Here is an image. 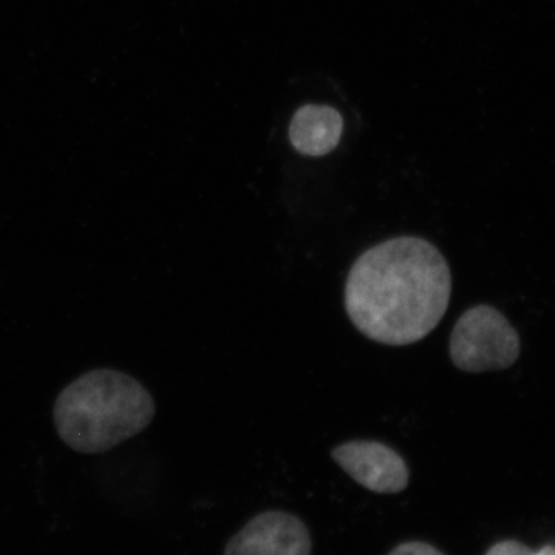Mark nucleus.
<instances>
[{
	"label": "nucleus",
	"instance_id": "obj_1",
	"mask_svg": "<svg viewBox=\"0 0 555 555\" xmlns=\"http://www.w3.org/2000/svg\"><path fill=\"white\" fill-rule=\"evenodd\" d=\"M452 275L434 244L398 236L358 257L347 276L345 306L364 337L386 346L414 345L447 313Z\"/></svg>",
	"mask_w": 555,
	"mask_h": 555
},
{
	"label": "nucleus",
	"instance_id": "obj_2",
	"mask_svg": "<svg viewBox=\"0 0 555 555\" xmlns=\"http://www.w3.org/2000/svg\"><path fill=\"white\" fill-rule=\"evenodd\" d=\"M155 411V400L138 379L113 369H96L62 390L53 416L68 448L80 454H102L142 433Z\"/></svg>",
	"mask_w": 555,
	"mask_h": 555
},
{
	"label": "nucleus",
	"instance_id": "obj_3",
	"mask_svg": "<svg viewBox=\"0 0 555 555\" xmlns=\"http://www.w3.org/2000/svg\"><path fill=\"white\" fill-rule=\"evenodd\" d=\"M520 350L516 327L499 309L488 305L467 309L449 339L452 363L469 374L511 367L520 357Z\"/></svg>",
	"mask_w": 555,
	"mask_h": 555
},
{
	"label": "nucleus",
	"instance_id": "obj_4",
	"mask_svg": "<svg viewBox=\"0 0 555 555\" xmlns=\"http://www.w3.org/2000/svg\"><path fill=\"white\" fill-rule=\"evenodd\" d=\"M332 459L358 485L377 494H398L409 485V467L403 456L379 441L357 440L339 444Z\"/></svg>",
	"mask_w": 555,
	"mask_h": 555
},
{
	"label": "nucleus",
	"instance_id": "obj_5",
	"mask_svg": "<svg viewBox=\"0 0 555 555\" xmlns=\"http://www.w3.org/2000/svg\"><path fill=\"white\" fill-rule=\"evenodd\" d=\"M312 542L298 517L270 511L248 521L230 540L224 555H310Z\"/></svg>",
	"mask_w": 555,
	"mask_h": 555
},
{
	"label": "nucleus",
	"instance_id": "obj_6",
	"mask_svg": "<svg viewBox=\"0 0 555 555\" xmlns=\"http://www.w3.org/2000/svg\"><path fill=\"white\" fill-rule=\"evenodd\" d=\"M341 133V116L326 105H306L291 124L292 145L302 155H326L337 147Z\"/></svg>",
	"mask_w": 555,
	"mask_h": 555
},
{
	"label": "nucleus",
	"instance_id": "obj_7",
	"mask_svg": "<svg viewBox=\"0 0 555 555\" xmlns=\"http://www.w3.org/2000/svg\"><path fill=\"white\" fill-rule=\"evenodd\" d=\"M389 555H444L434 547L423 542H409L397 546Z\"/></svg>",
	"mask_w": 555,
	"mask_h": 555
},
{
	"label": "nucleus",
	"instance_id": "obj_8",
	"mask_svg": "<svg viewBox=\"0 0 555 555\" xmlns=\"http://www.w3.org/2000/svg\"><path fill=\"white\" fill-rule=\"evenodd\" d=\"M534 551L529 550L524 543L500 542L492 546L486 555H531Z\"/></svg>",
	"mask_w": 555,
	"mask_h": 555
},
{
	"label": "nucleus",
	"instance_id": "obj_9",
	"mask_svg": "<svg viewBox=\"0 0 555 555\" xmlns=\"http://www.w3.org/2000/svg\"><path fill=\"white\" fill-rule=\"evenodd\" d=\"M531 555H555V547L545 546L543 550L537 551V553H532Z\"/></svg>",
	"mask_w": 555,
	"mask_h": 555
}]
</instances>
